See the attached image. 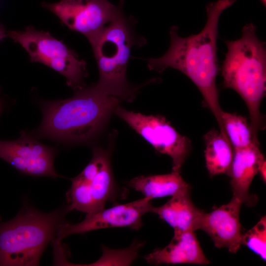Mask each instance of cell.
<instances>
[{
	"label": "cell",
	"mask_w": 266,
	"mask_h": 266,
	"mask_svg": "<svg viewBox=\"0 0 266 266\" xmlns=\"http://www.w3.org/2000/svg\"><path fill=\"white\" fill-rule=\"evenodd\" d=\"M265 160L259 145H252L234 149L233 161L228 175L231 178L233 197L238 199L242 204L252 205L256 201L249 195V187Z\"/></svg>",
	"instance_id": "obj_12"
},
{
	"label": "cell",
	"mask_w": 266,
	"mask_h": 266,
	"mask_svg": "<svg viewBox=\"0 0 266 266\" xmlns=\"http://www.w3.org/2000/svg\"><path fill=\"white\" fill-rule=\"evenodd\" d=\"M242 203L232 197L230 201L209 213H201L196 230H201L211 238L216 247L236 253L242 245L239 213Z\"/></svg>",
	"instance_id": "obj_11"
},
{
	"label": "cell",
	"mask_w": 266,
	"mask_h": 266,
	"mask_svg": "<svg viewBox=\"0 0 266 266\" xmlns=\"http://www.w3.org/2000/svg\"><path fill=\"white\" fill-rule=\"evenodd\" d=\"M260 1L263 4V5L266 6V0H260Z\"/></svg>",
	"instance_id": "obj_22"
},
{
	"label": "cell",
	"mask_w": 266,
	"mask_h": 266,
	"mask_svg": "<svg viewBox=\"0 0 266 266\" xmlns=\"http://www.w3.org/2000/svg\"><path fill=\"white\" fill-rule=\"evenodd\" d=\"M54 150L26 134L16 140H0V158L19 171L34 176H59L54 167Z\"/></svg>",
	"instance_id": "obj_10"
},
{
	"label": "cell",
	"mask_w": 266,
	"mask_h": 266,
	"mask_svg": "<svg viewBox=\"0 0 266 266\" xmlns=\"http://www.w3.org/2000/svg\"><path fill=\"white\" fill-rule=\"evenodd\" d=\"M221 121L224 131L234 149L252 145H260L247 118L234 113L222 111Z\"/></svg>",
	"instance_id": "obj_17"
},
{
	"label": "cell",
	"mask_w": 266,
	"mask_h": 266,
	"mask_svg": "<svg viewBox=\"0 0 266 266\" xmlns=\"http://www.w3.org/2000/svg\"><path fill=\"white\" fill-rule=\"evenodd\" d=\"M0 112H1V108H0Z\"/></svg>",
	"instance_id": "obj_23"
},
{
	"label": "cell",
	"mask_w": 266,
	"mask_h": 266,
	"mask_svg": "<svg viewBox=\"0 0 266 266\" xmlns=\"http://www.w3.org/2000/svg\"><path fill=\"white\" fill-rule=\"evenodd\" d=\"M258 173H260V176L263 180L266 183V160L261 165Z\"/></svg>",
	"instance_id": "obj_20"
},
{
	"label": "cell",
	"mask_w": 266,
	"mask_h": 266,
	"mask_svg": "<svg viewBox=\"0 0 266 266\" xmlns=\"http://www.w3.org/2000/svg\"><path fill=\"white\" fill-rule=\"evenodd\" d=\"M114 112L139 134L158 152L169 156L172 171L180 172L192 150V143L180 134L164 117L144 115L119 106Z\"/></svg>",
	"instance_id": "obj_7"
},
{
	"label": "cell",
	"mask_w": 266,
	"mask_h": 266,
	"mask_svg": "<svg viewBox=\"0 0 266 266\" xmlns=\"http://www.w3.org/2000/svg\"><path fill=\"white\" fill-rule=\"evenodd\" d=\"M203 211L192 202L190 191L171 197L165 204L153 206L152 212L159 215L174 230V233L196 231L198 220Z\"/></svg>",
	"instance_id": "obj_14"
},
{
	"label": "cell",
	"mask_w": 266,
	"mask_h": 266,
	"mask_svg": "<svg viewBox=\"0 0 266 266\" xmlns=\"http://www.w3.org/2000/svg\"><path fill=\"white\" fill-rule=\"evenodd\" d=\"M121 101L96 84L84 86L72 98L45 104L40 132L68 141L88 140L102 128Z\"/></svg>",
	"instance_id": "obj_3"
},
{
	"label": "cell",
	"mask_w": 266,
	"mask_h": 266,
	"mask_svg": "<svg viewBox=\"0 0 266 266\" xmlns=\"http://www.w3.org/2000/svg\"><path fill=\"white\" fill-rule=\"evenodd\" d=\"M87 184L94 212L103 209L106 202L114 197L116 188L108 153L104 154L97 174Z\"/></svg>",
	"instance_id": "obj_18"
},
{
	"label": "cell",
	"mask_w": 266,
	"mask_h": 266,
	"mask_svg": "<svg viewBox=\"0 0 266 266\" xmlns=\"http://www.w3.org/2000/svg\"><path fill=\"white\" fill-rule=\"evenodd\" d=\"M7 36V32L3 26L0 24V41Z\"/></svg>",
	"instance_id": "obj_21"
},
{
	"label": "cell",
	"mask_w": 266,
	"mask_h": 266,
	"mask_svg": "<svg viewBox=\"0 0 266 266\" xmlns=\"http://www.w3.org/2000/svg\"><path fill=\"white\" fill-rule=\"evenodd\" d=\"M236 0H218L209 3L206 6V24L198 34L181 37L178 27L172 26L167 52L160 58H150L147 61L150 70L160 73L171 67L189 78L201 94L204 104L213 114L223 134H225L220 117L223 110L216 82L219 70L217 54L218 23L222 12Z\"/></svg>",
	"instance_id": "obj_1"
},
{
	"label": "cell",
	"mask_w": 266,
	"mask_h": 266,
	"mask_svg": "<svg viewBox=\"0 0 266 266\" xmlns=\"http://www.w3.org/2000/svg\"><path fill=\"white\" fill-rule=\"evenodd\" d=\"M256 32L253 23L247 24L240 38L225 41L228 50L221 72L223 87L235 91L245 102L250 124L258 136L266 128L260 105L266 91V48Z\"/></svg>",
	"instance_id": "obj_2"
},
{
	"label": "cell",
	"mask_w": 266,
	"mask_h": 266,
	"mask_svg": "<svg viewBox=\"0 0 266 266\" xmlns=\"http://www.w3.org/2000/svg\"><path fill=\"white\" fill-rule=\"evenodd\" d=\"M204 158L206 168L211 176L229 175L234 156V149L228 138L219 130L213 129L204 136Z\"/></svg>",
	"instance_id": "obj_16"
},
{
	"label": "cell",
	"mask_w": 266,
	"mask_h": 266,
	"mask_svg": "<svg viewBox=\"0 0 266 266\" xmlns=\"http://www.w3.org/2000/svg\"></svg>",
	"instance_id": "obj_24"
},
{
	"label": "cell",
	"mask_w": 266,
	"mask_h": 266,
	"mask_svg": "<svg viewBox=\"0 0 266 266\" xmlns=\"http://www.w3.org/2000/svg\"><path fill=\"white\" fill-rule=\"evenodd\" d=\"M145 259L148 263L153 265L209 264L192 231L174 233L168 245L155 250L146 256Z\"/></svg>",
	"instance_id": "obj_13"
},
{
	"label": "cell",
	"mask_w": 266,
	"mask_h": 266,
	"mask_svg": "<svg viewBox=\"0 0 266 266\" xmlns=\"http://www.w3.org/2000/svg\"><path fill=\"white\" fill-rule=\"evenodd\" d=\"M123 3L116 6L108 0H61L56 3L44 2L42 5L69 29L89 40L123 12Z\"/></svg>",
	"instance_id": "obj_8"
},
{
	"label": "cell",
	"mask_w": 266,
	"mask_h": 266,
	"mask_svg": "<svg viewBox=\"0 0 266 266\" xmlns=\"http://www.w3.org/2000/svg\"><path fill=\"white\" fill-rule=\"evenodd\" d=\"M67 207L45 213L26 206L13 219L0 223V266H37L65 222Z\"/></svg>",
	"instance_id": "obj_4"
},
{
	"label": "cell",
	"mask_w": 266,
	"mask_h": 266,
	"mask_svg": "<svg viewBox=\"0 0 266 266\" xmlns=\"http://www.w3.org/2000/svg\"><path fill=\"white\" fill-rule=\"evenodd\" d=\"M153 207L151 200L144 197L129 203L87 214L85 218L77 224L63 223L58 230L55 243H60L63 239L71 234L101 229L127 227L137 230L142 225V216L152 212Z\"/></svg>",
	"instance_id": "obj_9"
},
{
	"label": "cell",
	"mask_w": 266,
	"mask_h": 266,
	"mask_svg": "<svg viewBox=\"0 0 266 266\" xmlns=\"http://www.w3.org/2000/svg\"><path fill=\"white\" fill-rule=\"evenodd\" d=\"M133 23L123 12L89 40L99 72L96 86L121 100H132L138 89L128 82L126 75L132 48L145 41L137 37Z\"/></svg>",
	"instance_id": "obj_5"
},
{
	"label": "cell",
	"mask_w": 266,
	"mask_h": 266,
	"mask_svg": "<svg viewBox=\"0 0 266 266\" xmlns=\"http://www.w3.org/2000/svg\"><path fill=\"white\" fill-rule=\"evenodd\" d=\"M128 185L142 193L145 198H155L173 196L190 191V185L183 179L180 172L172 171L165 174L139 176L129 182Z\"/></svg>",
	"instance_id": "obj_15"
},
{
	"label": "cell",
	"mask_w": 266,
	"mask_h": 266,
	"mask_svg": "<svg viewBox=\"0 0 266 266\" xmlns=\"http://www.w3.org/2000/svg\"><path fill=\"white\" fill-rule=\"evenodd\" d=\"M7 36L21 45L31 62L42 63L58 71L75 90L84 87V79L88 75L87 64L63 41L31 26L22 31H9Z\"/></svg>",
	"instance_id": "obj_6"
},
{
	"label": "cell",
	"mask_w": 266,
	"mask_h": 266,
	"mask_svg": "<svg viewBox=\"0 0 266 266\" xmlns=\"http://www.w3.org/2000/svg\"><path fill=\"white\" fill-rule=\"evenodd\" d=\"M242 245H245L258 254L263 260H266V217L260 221L245 233L242 234Z\"/></svg>",
	"instance_id": "obj_19"
}]
</instances>
